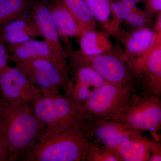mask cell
<instances>
[{
  "mask_svg": "<svg viewBox=\"0 0 161 161\" xmlns=\"http://www.w3.org/2000/svg\"><path fill=\"white\" fill-rule=\"evenodd\" d=\"M44 132L32 106L16 103L1 95L0 135L9 150V161L18 160Z\"/></svg>",
  "mask_w": 161,
  "mask_h": 161,
  "instance_id": "obj_1",
  "label": "cell"
},
{
  "mask_svg": "<svg viewBox=\"0 0 161 161\" xmlns=\"http://www.w3.org/2000/svg\"><path fill=\"white\" fill-rule=\"evenodd\" d=\"M78 125L53 135H42L18 158L22 161H85L90 147L84 127Z\"/></svg>",
  "mask_w": 161,
  "mask_h": 161,
  "instance_id": "obj_2",
  "label": "cell"
},
{
  "mask_svg": "<svg viewBox=\"0 0 161 161\" xmlns=\"http://www.w3.org/2000/svg\"><path fill=\"white\" fill-rule=\"evenodd\" d=\"M147 93H151L141 78L124 85L108 82L95 90L79 106V110L86 123L115 120L134 98Z\"/></svg>",
  "mask_w": 161,
  "mask_h": 161,
  "instance_id": "obj_3",
  "label": "cell"
},
{
  "mask_svg": "<svg viewBox=\"0 0 161 161\" xmlns=\"http://www.w3.org/2000/svg\"><path fill=\"white\" fill-rule=\"evenodd\" d=\"M42 95L33 105L35 115L43 124V135L57 134L78 125L83 120L79 106L65 96L42 92Z\"/></svg>",
  "mask_w": 161,
  "mask_h": 161,
  "instance_id": "obj_4",
  "label": "cell"
},
{
  "mask_svg": "<svg viewBox=\"0 0 161 161\" xmlns=\"http://www.w3.org/2000/svg\"><path fill=\"white\" fill-rule=\"evenodd\" d=\"M69 66L86 65L98 73L107 82L124 85L138 80L140 76L120 47H113L99 54L87 56L78 51L68 54Z\"/></svg>",
  "mask_w": 161,
  "mask_h": 161,
  "instance_id": "obj_5",
  "label": "cell"
},
{
  "mask_svg": "<svg viewBox=\"0 0 161 161\" xmlns=\"http://www.w3.org/2000/svg\"><path fill=\"white\" fill-rule=\"evenodd\" d=\"M142 132L149 131L159 141L157 132L161 128V102L159 97L148 93L139 95L115 119Z\"/></svg>",
  "mask_w": 161,
  "mask_h": 161,
  "instance_id": "obj_6",
  "label": "cell"
},
{
  "mask_svg": "<svg viewBox=\"0 0 161 161\" xmlns=\"http://www.w3.org/2000/svg\"><path fill=\"white\" fill-rule=\"evenodd\" d=\"M14 63L30 81L42 92L60 94V90L66 91L69 78V69L46 60L20 61Z\"/></svg>",
  "mask_w": 161,
  "mask_h": 161,
  "instance_id": "obj_7",
  "label": "cell"
},
{
  "mask_svg": "<svg viewBox=\"0 0 161 161\" xmlns=\"http://www.w3.org/2000/svg\"><path fill=\"white\" fill-rule=\"evenodd\" d=\"M0 91L2 96L9 100L31 106L42 93L16 66H8L0 71Z\"/></svg>",
  "mask_w": 161,
  "mask_h": 161,
  "instance_id": "obj_8",
  "label": "cell"
},
{
  "mask_svg": "<svg viewBox=\"0 0 161 161\" xmlns=\"http://www.w3.org/2000/svg\"><path fill=\"white\" fill-rule=\"evenodd\" d=\"M84 129L91 142L115 150L125 141L143 136L142 132L115 120L87 123Z\"/></svg>",
  "mask_w": 161,
  "mask_h": 161,
  "instance_id": "obj_9",
  "label": "cell"
},
{
  "mask_svg": "<svg viewBox=\"0 0 161 161\" xmlns=\"http://www.w3.org/2000/svg\"><path fill=\"white\" fill-rule=\"evenodd\" d=\"M69 67L72 76L69 78L64 96L78 106L82 104L95 90L108 83L88 65H75Z\"/></svg>",
  "mask_w": 161,
  "mask_h": 161,
  "instance_id": "obj_10",
  "label": "cell"
},
{
  "mask_svg": "<svg viewBox=\"0 0 161 161\" xmlns=\"http://www.w3.org/2000/svg\"><path fill=\"white\" fill-rule=\"evenodd\" d=\"M157 34L150 28L133 29L127 33L120 31L117 38L123 43L124 54L135 69L150 53Z\"/></svg>",
  "mask_w": 161,
  "mask_h": 161,
  "instance_id": "obj_11",
  "label": "cell"
},
{
  "mask_svg": "<svg viewBox=\"0 0 161 161\" xmlns=\"http://www.w3.org/2000/svg\"><path fill=\"white\" fill-rule=\"evenodd\" d=\"M9 60L13 62L46 60L65 69H69L67 60L61 59L45 41L36 39L13 45H6Z\"/></svg>",
  "mask_w": 161,
  "mask_h": 161,
  "instance_id": "obj_12",
  "label": "cell"
},
{
  "mask_svg": "<svg viewBox=\"0 0 161 161\" xmlns=\"http://www.w3.org/2000/svg\"><path fill=\"white\" fill-rule=\"evenodd\" d=\"M31 15L44 41L60 58L67 60V55L60 42V36L47 6L46 0H35Z\"/></svg>",
  "mask_w": 161,
  "mask_h": 161,
  "instance_id": "obj_13",
  "label": "cell"
},
{
  "mask_svg": "<svg viewBox=\"0 0 161 161\" xmlns=\"http://www.w3.org/2000/svg\"><path fill=\"white\" fill-rule=\"evenodd\" d=\"M146 89L156 96L161 95V31L147 58L136 69Z\"/></svg>",
  "mask_w": 161,
  "mask_h": 161,
  "instance_id": "obj_14",
  "label": "cell"
},
{
  "mask_svg": "<svg viewBox=\"0 0 161 161\" xmlns=\"http://www.w3.org/2000/svg\"><path fill=\"white\" fill-rule=\"evenodd\" d=\"M42 37L30 14L0 26V39L5 45H13Z\"/></svg>",
  "mask_w": 161,
  "mask_h": 161,
  "instance_id": "obj_15",
  "label": "cell"
},
{
  "mask_svg": "<svg viewBox=\"0 0 161 161\" xmlns=\"http://www.w3.org/2000/svg\"><path fill=\"white\" fill-rule=\"evenodd\" d=\"M46 2L60 38L79 37L86 31L59 0H46Z\"/></svg>",
  "mask_w": 161,
  "mask_h": 161,
  "instance_id": "obj_16",
  "label": "cell"
},
{
  "mask_svg": "<svg viewBox=\"0 0 161 161\" xmlns=\"http://www.w3.org/2000/svg\"><path fill=\"white\" fill-rule=\"evenodd\" d=\"M153 141L143 136L125 141L115 151L122 161H149Z\"/></svg>",
  "mask_w": 161,
  "mask_h": 161,
  "instance_id": "obj_17",
  "label": "cell"
},
{
  "mask_svg": "<svg viewBox=\"0 0 161 161\" xmlns=\"http://www.w3.org/2000/svg\"><path fill=\"white\" fill-rule=\"evenodd\" d=\"M107 31L95 29L85 31L79 37L80 49L78 52L87 56L99 54L109 51L114 46Z\"/></svg>",
  "mask_w": 161,
  "mask_h": 161,
  "instance_id": "obj_18",
  "label": "cell"
},
{
  "mask_svg": "<svg viewBox=\"0 0 161 161\" xmlns=\"http://www.w3.org/2000/svg\"><path fill=\"white\" fill-rule=\"evenodd\" d=\"M33 0H0V26L30 14Z\"/></svg>",
  "mask_w": 161,
  "mask_h": 161,
  "instance_id": "obj_19",
  "label": "cell"
},
{
  "mask_svg": "<svg viewBox=\"0 0 161 161\" xmlns=\"http://www.w3.org/2000/svg\"><path fill=\"white\" fill-rule=\"evenodd\" d=\"M72 14L85 31L97 26L92 11L84 0H59Z\"/></svg>",
  "mask_w": 161,
  "mask_h": 161,
  "instance_id": "obj_20",
  "label": "cell"
},
{
  "mask_svg": "<svg viewBox=\"0 0 161 161\" xmlns=\"http://www.w3.org/2000/svg\"><path fill=\"white\" fill-rule=\"evenodd\" d=\"M95 21L110 35L112 21L110 0H84Z\"/></svg>",
  "mask_w": 161,
  "mask_h": 161,
  "instance_id": "obj_21",
  "label": "cell"
},
{
  "mask_svg": "<svg viewBox=\"0 0 161 161\" xmlns=\"http://www.w3.org/2000/svg\"><path fill=\"white\" fill-rule=\"evenodd\" d=\"M85 161H122L115 150L91 142Z\"/></svg>",
  "mask_w": 161,
  "mask_h": 161,
  "instance_id": "obj_22",
  "label": "cell"
},
{
  "mask_svg": "<svg viewBox=\"0 0 161 161\" xmlns=\"http://www.w3.org/2000/svg\"><path fill=\"white\" fill-rule=\"evenodd\" d=\"M153 15L146 10L139 9L136 7L130 12L124 22L133 30L151 28L153 24Z\"/></svg>",
  "mask_w": 161,
  "mask_h": 161,
  "instance_id": "obj_23",
  "label": "cell"
},
{
  "mask_svg": "<svg viewBox=\"0 0 161 161\" xmlns=\"http://www.w3.org/2000/svg\"><path fill=\"white\" fill-rule=\"evenodd\" d=\"M146 11L153 15L161 12V0H145Z\"/></svg>",
  "mask_w": 161,
  "mask_h": 161,
  "instance_id": "obj_24",
  "label": "cell"
},
{
  "mask_svg": "<svg viewBox=\"0 0 161 161\" xmlns=\"http://www.w3.org/2000/svg\"><path fill=\"white\" fill-rule=\"evenodd\" d=\"M9 55L5 43L0 39V71L8 66Z\"/></svg>",
  "mask_w": 161,
  "mask_h": 161,
  "instance_id": "obj_25",
  "label": "cell"
},
{
  "mask_svg": "<svg viewBox=\"0 0 161 161\" xmlns=\"http://www.w3.org/2000/svg\"><path fill=\"white\" fill-rule=\"evenodd\" d=\"M161 146L159 141L153 139L151 147V156L149 161H161Z\"/></svg>",
  "mask_w": 161,
  "mask_h": 161,
  "instance_id": "obj_26",
  "label": "cell"
},
{
  "mask_svg": "<svg viewBox=\"0 0 161 161\" xmlns=\"http://www.w3.org/2000/svg\"><path fill=\"white\" fill-rule=\"evenodd\" d=\"M9 152L5 142L0 135V161H9Z\"/></svg>",
  "mask_w": 161,
  "mask_h": 161,
  "instance_id": "obj_27",
  "label": "cell"
},
{
  "mask_svg": "<svg viewBox=\"0 0 161 161\" xmlns=\"http://www.w3.org/2000/svg\"><path fill=\"white\" fill-rule=\"evenodd\" d=\"M123 3L127 8L130 10H133L137 7V5L139 3L142 2H144L145 0H120Z\"/></svg>",
  "mask_w": 161,
  "mask_h": 161,
  "instance_id": "obj_28",
  "label": "cell"
},
{
  "mask_svg": "<svg viewBox=\"0 0 161 161\" xmlns=\"http://www.w3.org/2000/svg\"><path fill=\"white\" fill-rule=\"evenodd\" d=\"M155 24L153 26V31L156 33L161 31V12L158 13Z\"/></svg>",
  "mask_w": 161,
  "mask_h": 161,
  "instance_id": "obj_29",
  "label": "cell"
},
{
  "mask_svg": "<svg viewBox=\"0 0 161 161\" xmlns=\"http://www.w3.org/2000/svg\"><path fill=\"white\" fill-rule=\"evenodd\" d=\"M1 95H2V94H1V91H0V97H1Z\"/></svg>",
  "mask_w": 161,
  "mask_h": 161,
  "instance_id": "obj_30",
  "label": "cell"
},
{
  "mask_svg": "<svg viewBox=\"0 0 161 161\" xmlns=\"http://www.w3.org/2000/svg\"><path fill=\"white\" fill-rule=\"evenodd\" d=\"M33 1H35V0H33Z\"/></svg>",
  "mask_w": 161,
  "mask_h": 161,
  "instance_id": "obj_31",
  "label": "cell"
},
{
  "mask_svg": "<svg viewBox=\"0 0 161 161\" xmlns=\"http://www.w3.org/2000/svg\"></svg>",
  "mask_w": 161,
  "mask_h": 161,
  "instance_id": "obj_32",
  "label": "cell"
}]
</instances>
